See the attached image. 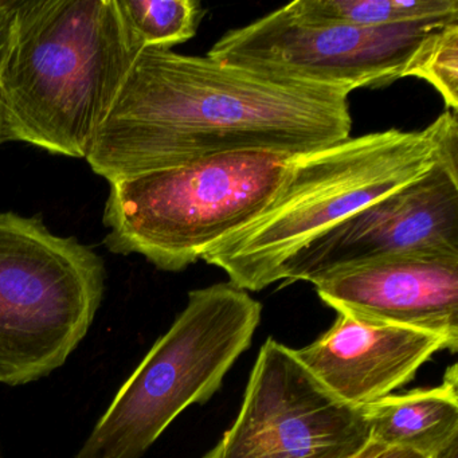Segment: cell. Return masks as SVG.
<instances>
[{"label": "cell", "instance_id": "obj_1", "mask_svg": "<svg viewBox=\"0 0 458 458\" xmlns=\"http://www.w3.org/2000/svg\"><path fill=\"white\" fill-rule=\"evenodd\" d=\"M213 58L139 50L88 151L109 183L241 151L301 155L351 138L348 96Z\"/></svg>", "mask_w": 458, "mask_h": 458}, {"label": "cell", "instance_id": "obj_2", "mask_svg": "<svg viewBox=\"0 0 458 458\" xmlns=\"http://www.w3.org/2000/svg\"><path fill=\"white\" fill-rule=\"evenodd\" d=\"M139 50L116 0H15L4 143L85 159Z\"/></svg>", "mask_w": 458, "mask_h": 458}, {"label": "cell", "instance_id": "obj_3", "mask_svg": "<svg viewBox=\"0 0 458 458\" xmlns=\"http://www.w3.org/2000/svg\"><path fill=\"white\" fill-rule=\"evenodd\" d=\"M457 147V114L446 109L420 131L369 133L296 155L264 210L211 245L202 259L237 288L262 291L313 238L411 183Z\"/></svg>", "mask_w": 458, "mask_h": 458}, {"label": "cell", "instance_id": "obj_4", "mask_svg": "<svg viewBox=\"0 0 458 458\" xmlns=\"http://www.w3.org/2000/svg\"><path fill=\"white\" fill-rule=\"evenodd\" d=\"M294 157L229 152L109 183L104 245L181 272L264 210Z\"/></svg>", "mask_w": 458, "mask_h": 458}, {"label": "cell", "instance_id": "obj_5", "mask_svg": "<svg viewBox=\"0 0 458 458\" xmlns=\"http://www.w3.org/2000/svg\"><path fill=\"white\" fill-rule=\"evenodd\" d=\"M262 305L230 283L189 293L186 307L119 388L73 458H141L176 417L221 388L250 347Z\"/></svg>", "mask_w": 458, "mask_h": 458}, {"label": "cell", "instance_id": "obj_6", "mask_svg": "<svg viewBox=\"0 0 458 458\" xmlns=\"http://www.w3.org/2000/svg\"><path fill=\"white\" fill-rule=\"evenodd\" d=\"M103 259L41 216L0 211V383L61 369L85 339L106 292Z\"/></svg>", "mask_w": 458, "mask_h": 458}, {"label": "cell", "instance_id": "obj_7", "mask_svg": "<svg viewBox=\"0 0 458 458\" xmlns=\"http://www.w3.org/2000/svg\"><path fill=\"white\" fill-rule=\"evenodd\" d=\"M458 18L387 28L297 20L285 7L225 34L208 57L270 79L353 92L415 77L431 39Z\"/></svg>", "mask_w": 458, "mask_h": 458}, {"label": "cell", "instance_id": "obj_8", "mask_svg": "<svg viewBox=\"0 0 458 458\" xmlns=\"http://www.w3.org/2000/svg\"><path fill=\"white\" fill-rule=\"evenodd\" d=\"M369 442L361 407L336 398L293 348L269 337L234 423L203 458H351Z\"/></svg>", "mask_w": 458, "mask_h": 458}, {"label": "cell", "instance_id": "obj_9", "mask_svg": "<svg viewBox=\"0 0 458 458\" xmlns=\"http://www.w3.org/2000/svg\"><path fill=\"white\" fill-rule=\"evenodd\" d=\"M404 254H458V147L411 183L313 238L281 267L278 281L313 284Z\"/></svg>", "mask_w": 458, "mask_h": 458}, {"label": "cell", "instance_id": "obj_10", "mask_svg": "<svg viewBox=\"0 0 458 458\" xmlns=\"http://www.w3.org/2000/svg\"><path fill=\"white\" fill-rule=\"evenodd\" d=\"M337 313L407 327L458 348V254H404L328 273L313 283Z\"/></svg>", "mask_w": 458, "mask_h": 458}, {"label": "cell", "instance_id": "obj_11", "mask_svg": "<svg viewBox=\"0 0 458 458\" xmlns=\"http://www.w3.org/2000/svg\"><path fill=\"white\" fill-rule=\"evenodd\" d=\"M441 350L449 347L437 335L337 313L328 331L293 352L336 398L364 407L409 383Z\"/></svg>", "mask_w": 458, "mask_h": 458}, {"label": "cell", "instance_id": "obj_12", "mask_svg": "<svg viewBox=\"0 0 458 458\" xmlns=\"http://www.w3.org/2000/svg\"><path fill=\"white\" fill-rule=\"evenodd\" d=\"M452 364L441 385L387 395L361 407L369 441L428 457L458 437V371Z\"/></svg>", "mask_w": 458, "mask_h": 458}, {"label": "cell", "instance_id": "obj_13", "mask_svg": "<svg viewBox=\"0 0 458 458\" xmlns=\"http://www.w3.org/2000/svg\"><path fill=\"white\" fill-rule=\"evenodd\" d=\"M284 7L305 22L366 29L458 18V0H296Z\"/></svg>", "mask_w": 458, "mask_h": 458}, {"label": "cell", "instance_id": "obj_14", "mask_svg": "<svg viewBox=\"0 0 458 458\" xmlns=\"http://www.w3.org/2000/svg\"><path fill=\"white\" fill-rule=\"evenodd\" d=\"M139 49L173 50L197 34L202 6L197 0H116Z\"/></svg>", "mask_w": 458, "mask_h": 458}, {"label": "cell", "instance_id": "obj_15", "mask_svg": "<svg viewBox=\"0 0 458 458\" xmlns=\"http://www.w3.org/2000/svg\"><path fill=\"white\" fill-rule=\"evenodd\" d=\"M415 79L438 90L447 109L458 108V22L444 26L431 39Z\"/></svg>", "mask_w": 458, "mask_h": 458}, {"label": "cell", "instance_id": "obj_16", "mask_svg": "<svg viewBox=\"0 0 458 458\" xmlns=\"http://www.w3.org/2000/svg\"><path fill=\"white\" fill-rule=\"evenodd\" d=\"M14 15L15 0H0V73L12 49Z\"/></svg>", "mask_w": 458, "mask_h": 458}, {"label": "cell", "instance_id": "obj_17", "mask_svg": "<svg viewBox=\"0 0 458 458\" xmlns=\"http://www.w3.org/2000/svg\"><path fill=\"white\" fill-rule=\"evenodd\" d=\"M351 458H428L420 453L412 450L399 449V447L385 446V445L377 444L369 441L363 449L359 450L353 457Z\"/></svg>", "mask_w": 458, "mask_h": 458}, {"label": "cell", "instance_id": "obj_18", "mask_svg": "<svg viewBox=\"0 0 458 458\" xmlns=\"http://www.w3.org/2000/svg\"><path fill=\"white\" fill-rule=\"evenodd\" d=\"M428 458H458V437L453 438L442 449L437 450L436 453L428 455Z\"/></svg>", "mask_w": 458, "mask_h": 458}, {"label": "cell", "instance_id": "obj_19", "mask_svg": "<svg viewBox=\"0 0 458 458\" xmlns=\"http://www.w3.org/2000/svg\"><path fill=\"white\" fill-rule=\"evenodd\" d=\"M0 144H4V124H2V116H0Z\"/></svg>", "mask_w": 458, "mask_h": 458}, {"label": "cell", "instance_id": "obj_20", "mask_svg": "<svg viewBox=\"0 0 458 458\" xmlns=\"http://www.w3.org/2000/svg\"><path fill=\"white\" fill-rule=\"evenodd\" d=\"M0 458H2V453H0Z\"/></svg>", "mask_w": 458, "mask_h": 458}]
</instances>
